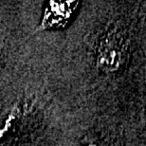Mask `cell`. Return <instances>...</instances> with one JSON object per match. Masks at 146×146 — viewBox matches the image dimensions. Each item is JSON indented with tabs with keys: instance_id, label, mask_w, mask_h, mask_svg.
Here are the masks:
<instances>
[{
	"instance_id": "cell-1",
	"label": "cell",
	"mask_w": 146,
	"mask_h": 146,
	"mask_svg": "<svg viewBox=\"0 0 146 146\" xmlns=\"http://www.w3.org/2000/svg\"><path fill=\"white\" fill-rule=\"evenodd\" d=\"M110 35L104 39L103 43L100 46V53H99V66L104 70L107 62L110 56L112 55L110 60L109 70L117 69L119 64L121 62L122 58V49L124 46L122 44V39L117 33H109Z\"/></svg>"
}]
</instances>
